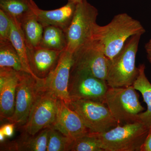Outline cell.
<instances>
[{
    "mask_svg": "<svg viewBox=\"0 0 151 151\" xmlns=\"http://www.w3.org/2000/svg\"><path fill=\"white\" fill-rule=\"evenodd\" d=\"M145 32L140 22L127 13L119 14L106 25H95L91 40L111 60L122 50L128 39L135 35H142Z\"/></svg>",
    "mask_w": 151,
    "mask_h": 151,
    "instance_id": "cell-1",
    "label": "cell"
},
{
    "mask_svg": "<svg viewBox=\"0 0 151 151\" xmlns=\"http://www.w3.org/2000/svg\"><path fill=\"white\" fill-rule=\"evenodd\" d=\"M142 35H135L128 39L122 50L111 60L106 80L109 87L133 86L139 75L135 63Z\"/></svg>",
    "mask_w": 151,
    "mask_h": 151,
    "instance_id": "cell-2",
    "label": "cell"
},
{
    "mask_svg": "<svg viewBox=\"0 0 151 151\" xmlns=\"http://www.w3.org/2000/svg\"><path fill=\"white\" fill-rule=\"evenodd\" d=\"M149 131L142 123L137 122L94 134L104 151H141Z\"/></svg>",
    "mask_w": 151,
    "mask_h": 151,
    "instance_id": "cell-3",
    "label": "cell"
},
{
    "mask_svg": "<svg viewBox=\"0 0 151 151\" xmlns=\"http://www.w3.org/2000/svg\"><path fill=\"white\" fill-rule=\"evenodd\" d=\"M105 104L119 125L139 122L138 115L145 110L133 86L109 87L105 97Z\"/></svg>",
    "mask_w": 151,
    "mask_h": 151,
    "instance_id": "cell-4",
    "label": "cell"
},
{
    "mask_svg": "<svg viewBox=\"0 0 151 151\" xmlns=\"http://www.w3.org/2000/svg\"><path fill=\"white\" fill-rule=\"evenodd\" d=\"M98 15L97 8L87 0L76 4L73 18L66 32V50L73 53L91 40Z\"/></svg>",
    "mask_w": 151,
    "mask_h": 151,
    "instance_id": "cell-5",
    "label": "cell"
},
{
    "mask_svg": "<svg viewBox=\"0 0 151 151\" xmlns=\"http://www.w3.org/2000/svg\"><path fill=\"white\" fill-rule=\"evenodd\" d=\"M59 98L42 84L26 124L24 132L34 136L41 130L53 126L57 113Z\"/></svg>",
    "mask_w": 151,
    "mask_h": 151,
    "instance_id": "cell-6",
    "label": "cell"
},
{
    "mask_svg": "<svg viewBox=\"0 0 151 151\" xmlns=\"http://www.w3.org/2000/svg\"><path fill=\"white\" fill-rule=\"evenodd\" d=\"M68 106L78 113L92 133H104L119 125L105 103L91 100H73Z\"/></svg>",
    "mask_w": 151,
    "mask_h": 151,
    "instance_id": "cell-7",
    "label": "cell"
},
{
    "mask_svg": "<svg viewBox=\"0 0 151 151\" xmlns=\"http://www.w3.org/2000/svg\"><path fill=\"white\" fill-rule=\"evenodd\" d=\"M109 86L104 80L83 70H70L68 92L71 100H87L105 104Z\"/></svg>",
    "mask_w": 151,
    "mask_h": 151,
    "instance_id": "cell-8",
    "label": "cell"
},
{
    "mask_svg": "<svg viewBox=\"0 0 151 151\" xmlns=\"http://www.w3.org/2000/svg\"><path fill=\"white\" fill-rule=\"evenodd\" d=\"M42 82L29 73L21 72L17 87L14 113L9 122L20 128L26 124Z\"/></svg>",
    "mask_w": 151,
    "mask_h": 151,
    "instance_id": "cell-9",
    "label": "cell"
},
{
    "mask_svg": "<svg viewBox=\"0 0 151 151\" xmlns=\"http://www.w3.org/2000/svg\"><path fill=\"white\" fill-rule=\"evenodd\" d=\"M110 61L97 44L91 40L73 53L71 70L86 71L106 81Z\"/></svg>",
    "mask_w": 151,
    "mask_h": 151,
    "instance_id": "cell-10",
    "label": "cell"
},
{
    "mask_svg": "<svg viewBox=\"0 0 151 151\" xmlns=\"http://www.w3.org/2000/svg\"><path fill=\"white\" fill-rule=\"evenodd\" d=\"M73 63V53L66 49L62 51L55 67L44 79L42 85L67 105L71 100L68 92L70 70Z\"/></svg>",
    "mask_w": 151,
    "mask_h": 151,
    "instance_id": "cell-11",
    "label": "cell"
},
{
    "mask_svg": "<svg viewBox=\"0 0 151 151\" xmlns=\"http://www.w3.org/2000/svg\"><path fill=\"white\" fill-rule=\"evenodd\" d=\"M21 72L9 67L0 68V116L9 120L15 111L17 87Z\"/></svg>",
    "mask_w": 151,
    "mask_h": 151,
    "instance_id": "cell-12",
    "label": "cell"
},
{
    "mask_svg": "<svg viewBox=\"0 0 151 151\" xmlns=\"http://www.w3.org/2000/svg\"><path fill=\"white\" fill-rule=\"evenodd\" d=\"M52 127L73 140L91 132L78 113L60 99Z\"/></svg>",
    "mask_w": 151,
    "mask_h": 151,
    "instance_id": "cell-13",
    "label": "cell"
},
{
    "mask_svg": "<svg viewBox=\"0 0 151 151\" xmlns=\"http://www.w3.org/2000/svg\"><path fill=\"white\" fill-rule=\"evenodd\" d=\"M61 52L40 46L27 48L29 67L38 79L42 81L48 76L57 64Z\"/></svg>",
    "mask_w": 151,
    "mask_h": 151,
    "instance_id": "cell-14",
    "label": "cell"
},
{
    "mask_svg": "<svg viewBox=\"0 0 151 151\" xmlns=\"http://www.w3.org/2000/svg\"><path fill=\"white\" fill-rule=\"evenodd\" d=\"M76 6V4L68 2L59 9L44 10L40 9L33 0H31L30 4L31 9L44 27L48 26L56 27L65 33L73 18Z\"/></svg>",
    "mask_w": 151,
    "mask_h": 151,
    "instance_id": "cell-15",
    "label": "cell"
},
{
    "mask_svg": "<svg viewBox=\"0 0 151 151\" xmlns=\"http://www.w3.org/2000/svg\"><path fill=\"white\" fill-rule=\"evenodd\" d=\"M50 127L41 130L34 136L24 134L17 140L5 144V150L47 151Z\"/></svg>",
    "mask_w": 151,
    "mask_h": 151,
    "instance_id": "cell-16",
    "label": "cell"
},
{
    "mask_svg": "<svg viewBox=\"0 0 151 151\" xmlns=\"http://www.w3.org/2000/svg\"><path fill=\"white\" fill-rule=\"evenodd\" d=\"M19 22L27 48L39 46L43 35L44 27L31 9L22 18Z\"/></svg>",
    "mask_w": 151,
    "mask_h": 151,
    "instance_id": "cell-17",
    "label": "cell"
},
{
    "mask_svg": "<svg viewBox=\"0 0 151 151\" xmlns=\"http://www.w3.org/2000/svg\"><path fill=\"white\" fill-rule=\"evenodd\" d=\"M139 73L137 78L133 86L135 89L141 92L144 102L147 105V111L138 115V121L144 124L149 129H151V83L145 73L144 64L139 65Z\"/></svg>",
    "mask_w": 151,
    "mask_h": 151,
    "instance_id": "cell-18",
    "label": "cell"
},
{
    "mask_svg": "<svg viewBox=\"0 0 151 151\" xmlns=\"http://www.w3.org/2000/svg\"><path fill=\"white\" fill-rule=\"evenodd\" d=\"M8 14L10 18L11 22L10 40L19 56L25 70L26 72L32 75L38 81H42V80L41 81L39 80L36 77L29 67L28 59L27 48L19 22L14 17L10 15L9 14Z\"/></svg>",
    "mask_w": 151,
    "mask_h": 151,
    "instance_id": "cell-19",
    "label": "cell"
},
{
    "mask_svg": "<svg viewBox=\"0 0 151 151\" xmlns=\"http://www.w3.org/2000/svg\"><path fill=\"white\" fill-rule=\"evenodd\" d=\"M67 45L66 33L61 29L52 26L44 27L43 35L39 46L62 51Z\"/></svg>",
    "mask_w": 151,
    "mask_h": 151,
    "instance_id": "cell-20",
    "label": "cell"
},
{
    "mask_svg": "<svg viewBox=\"0 0 151 151\" xmlns=\"http://www.w3.org/2000/svg\"><path fill=\"white\" fill-rule=\"evenodd\" d=\"M4 67L26 72L19 56L11 41L0 42V68Z\"/></svg>",
    "mask_w": 151,
    "mask_h": 151,
    "instance_id": "cell-21",
    "label": "cell"
},
{
    "mask_svg": "<svg viewBox=\"0 0 151 151\" xmlns=\"http://www.w3.org/2000/svg\"><path fill=\"white\" fill-rule=\"evenodd\" d=\"M31 0H0V9L19 22L31 10Z\"/></svg>",
    "mask_w": 151,
    "mask_h": 151,
    "instance_id": "cell-22",
    "label": "cell"
},
{
    "mask_svg": "<svg viewBox=\"0 0 151 151\" xmlns=\"http://www.w3.org/2000/svg\"><path fill=\"white\" fill-rule=\"evenodd\" d=\"M73 141L52 126L50 127L47 151H69Z\"/></svg>",
    "mask_w": 151,
    "mask_h": 151,
    "instance_id": "cell-23",
    "label": "cell"
},
{
    "mask_svg": "<svg viewBox=\"0 0 151 151\" xmlns=\"http://www.w3.org/2000/svg\"><path fill=\"white\" fill-rule=\"evenodd\" d=\"M104 151L94 133L90 132L74 140L69 151Z\"/></svg>",
    "mask_w": 151,
    "mask_h": 151,
    "instance_id": "cell-24",
    "label": "cell"
},
{
    "mask_svg": "<svg viewBox=\"0 0 151 151\" xmlns=\"http://www.w3.org/2000/svg\"><path fill=\"white\" fill-rule=\"evenodd\" d=\"M11 22L7 14L0 9V42L10 41Z\"/></svg>",
    "mask_w": 151,
    "mask_h": 151,
    "instance_id": "cell-25",
    "label": "cell"
},
{
    "mask_svg": "<svg viewBox=\"0 0 151 151\" xmlns=\"http://www.w3.org/2000/svg\"><path fill=\"white\" fill-rule=\"evenodd\" d=\"M15 126L13 123L4 124L1 127L0 131L2 132L6 137H12L14 134V127Z\"/></svg>",
    "mask_w": 151,
    "mask_h": 151,
    "instance_id": "cell-26",
    "label": "cell"
},
{
    "mask_svg": "<svg viewBox=\"0 0 151 151\" xmlns=\"http://www.w3.org/2000/svg\"><path fill=\"white\" fill-rule=\"evenodd\" d=\"M141 151H151V129L149 131Z\"/></svg>",
    "mask_w": 151,
    "mask_h": 151,
    "instance_id": "cell-27",
    "label": "cell"
},
{
    "mask_svg": "<svg viewBox=\"0 0 151 151\" xmlns=\"http://www.w3.org/2000/svg\"><path fill=\"white\" fill-rule=\"evenodd\" d=\"M145 49L147 53V58L151 65V39L146 44Z\"/></svg>",
    "mask_w": 151,
    "mask_h": 151,
    "instance_id": "cell-28",
    "label": "cell"
},
{
    "mask_svg": "<svg viewBox=\"0 0 151 151\" xmlns=\"http://www.w3.org/2000/svg\"><path fill=\"white\" fill-rule=\"evenodd\" d=\"M6 137V136L2 132L0 131V141H1V143L3 142L5 140Z\"/></svg>",
    "mask_w": 151,
    "mask_h": 151,
    "instance_id": "cell-29",
    "label": "cell"
},
{
    "mask_svg": "<svg viewBox=\"0 0 151 151\" xmlns=\"http://www.w3.org/2000/svg\"><path fill=\"white\" fill-rule=\"evenodd\" d=\"M68 2H70L73 3V4H78V3L81 2L83 0H67Z\"/></svg>",
    "mask_w": 151,
    "mask_h": 151,
    "instance_id": "cell-30",
    "label": "cell"
}]
</instances>
